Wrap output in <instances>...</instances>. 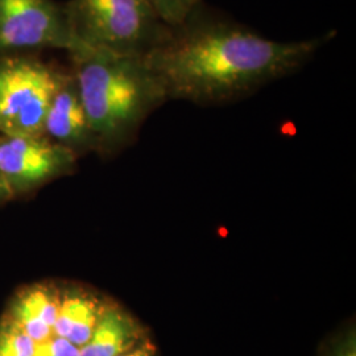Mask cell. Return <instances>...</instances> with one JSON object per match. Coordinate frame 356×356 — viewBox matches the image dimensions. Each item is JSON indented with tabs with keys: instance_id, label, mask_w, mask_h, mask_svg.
Listing matches in <instances>:
<instances>
[{
	"instance_id": "obj_7",
	"label": "cell",
	"mask_w": 356,
	"mask_h": 356,
	"mask_svg": "<svg viewBox=\"0 0 356 356\" xmlns=\"http://www.w3.org/2000/svg\"><path fill=\"white\" fill-rule=\"evenodd\" d=\"M44 135L70 149L78 159L95 152V140L72 70L65 72L51 98L44 122Z\"/></svg>"
},
{
	"instance_id": "obj_4",
	"label": "cell",
	"mask_w": 356,
	"mask_h": 356,
	"mask_svg": "<svg viewBox=\"0 0 356 356\" xmlns=\"http://www.w3.org/2000/svg\"><path fill=\"white\" fill-rule=\"evenodd\" d=\"M65 70L24 56L0 57V135H44V122Z\"/></svg>"
},
{
	"instance_id": "obj_10",
	"label": "cell",
	"mask_w": 356,
	"mask_h": 356,
	"mask_svg": "<svg viewBox=\"0 0 356 356\" xmlns=\"http://www.w3.org/2000/svg\"><path fill=\"white\" fill-rule=\"evenodd\" d=\"M139 341V329L118 307H104L89 341L79 347V356H118Z\"/></svg>"
},
{
	"instance_id": "obj_14",
	"label": "cell",
	"mask_w": 356,
	"mask_h": 356,
	"mask_svg": "<svg viewBox=\"0 0 356 356\" xmlns=\"http://www.w3.org/2000/svg\"><path fill=\"white\" fill-rule=\"evenodd\" d=\"M118 356H153V353L152 348L148 344H143V346L136 344L131 350H128L126 353Z\"/></svg>"
},
{
	"instance_id": "obj_1",
	"label": "cell",
	"mask_w": 356,
	"mask_h": 356,
	"mask_svg": "<svg viewBox=\"0 0 356 356\" xmlns=\"http://www.w3.org/2000/svg\"><path fill=\"white\" fill-rule=\"evenodd\" d=\"M329 38L269 40L202 1L145 57L169 101L220 106L300 70Z\"/></svg>"
},
{
	"instance_id": "obj_2",
	"label": "cell",
	"mask_w": 356,
	"mask_h": 356,
	"mask_svg": "<svg viewBox=\"0 0 356 356\" xmlns=\"http://www.w3.org/2000/svg\"><path fill=\"white\" fill-rule=\"evenodd\" d=\"M95 153L108 157L136 140L144 122L168 99L145 56L76 49L69 53Z\"/></svg>"
},
{
	"instance_id": "obj_11",
	"label": "cell",
	"mask_w": 356,
	"mask_h": 356,
	"mask_svg": "<svg viewBox=\"0 0 356 356\" xmlns=\"http://www.w3.org/2000/svg\"><path fill=\"white\" fill-rule=\"evenodd\" d=\"M35 341L6 316L0 321V356H33Z\"/></svg>"
},
{
	"instance_id": "obj_15",
	"label": "cell",
	"mask_w": 356,
	"mask_h": 356,
	"mask_svg": "<svg viewBox=\"0 0 356 356\" xmlns=\"http://www.w3.org/2000/svg\"><path fill=\"white\" fill-rule=\"evenodd\" d=\"M13 193L10 191V188L7 186V184H6L3 176L0 175V204L8 201V200L13 198Z\"/></svg>"
},
{
	"instance_id": "obj_16",
	"label": "cell",
	"mask_w": 356,
	"mask_h": 356,
	"mask_svg": "<svg viewBox=\"0 0 356 356\" xmlns=\"http://www.w3.org/2000/svg\"><path fill=\"white\" fill-rule=\"evenodd\" d=\"M338 356H356L355 343H354V341H351L350 343L347 344L343 350L339 353V355Z\"/></svg>"
},
{
	"instance_id": "obj_6",
	"label": "cell",
	"mask_w": 356,
	"mask_h": 356,
	"mask_svg": "<svg viewBox=\"0 0 356 356\" xmlns=\"http://www.w3.org/2000/svg\"><path fill=\"white\" fill-rule=\"evenodd\" d=\"M76 161L74 153L45 135H0V175L13 195L36 191L73 173Z\"/></svg>"
},
{
	"instance_id": "obj_13",
	"label": "cell",
	"mask_w": 356,
	"mask_h": 356,
	"mask_svg": "<svg viewBox=\"0 0 356 356\" xmlns=\"http://www.w3.org/2000/svg\"><path fill=\"white\" fill-rule=\"evenodd\" d=\"M33 356H79V347L65 338L51 335L35 343Z\"/></svg>"
},
{
	"instance_id": "obj_5",
	"label": "cell",
	"mask_w": 356,
	"mask_h": 356,
	"mask_svg": "<svg viewBox=\"0 0 356 356\" xmlns=\"http://www.w3.org/2000/svg\"><path fill=\"white\" fill-rule=\"evenodd\" d=\"M72 48L65 4L54 0H0V57Z\"/></svg>"
},
{
	"instance_id": "obj_3",
	"label": "cell",
	"mask_w": 356,
	"mask_h": 356,
	"mask_svg": "<svg viewBox=\"0 0 356 356\" xmlns=\"http://www.w3.org/2000/svg\"><path fill=\"white\" fill-rule=\"evenodd\" d=\"M65 11L73 40L70 51L147 56L172 31L147 0H69Z\"/></svg>"
},
{
	"instance_id": "obj_9",
	"label": "cell",
	"mask_w": 356,
	"mask_h": 356,
	"mask_svg": "<svg viewBox=\"0 0 356 356\" xmlns=\"http://www.w3.org/2000/svg\"><path fill=\"white\" fill-rule=\"evenodd\" d=\"M95 296L82 291L60 292L58 313L53 335L82 347L89 341L103 312Z\"/></svg>"
},
{
	"instance_id": "obj_8",
	"label": "cell",
	"mask_w": 356,
	"mask_h": 356,
	"mask_svg": "<svg viewBox=\"0 0 356 356\" xmlns=\"http://www.w3.org/2000/svg\"><path fill=\"white\" fill-rule=\"evenodd\" d=\"M58 304L60 291L49 284H35L13 297L6 317L36 343L53 335Z\"/></svg>"
},
{
	"instance_id": "obj_12",
	"label": "cell",
	"mask_w": 356,
	"mask_h": 356,
	"mask_svg": "<svg viewBox=\"0 0 356 356\" xmlns=\"http://www.w3.org/2000/svg\"><path fill=\"white\" fill-rule=\"evenodd\" d=\"M169 26H177L202 0H147Z\"/></svg>"
}]
</instances>
